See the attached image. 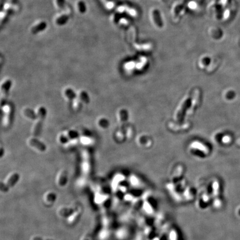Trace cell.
I'll list each match as a JSON object with an SVG mask.
<instances>
[{
	"label": "cell",
	"mask_w": 240,
	"mask_h": 240,
	"mask_svg": "<svg viewBox=\"0 0 240 240\" xmlns=\"http://www.w3.org/2000/svg\"><path fill=\"white\" fill-rule=\"evenodd\" d=\"M37 115H38V118L36 119L37 121L36 122V124L35 125V127L33 128V134L35 136H38L40 131H41L43 120L46 118V110L45 108L43 107H40L38 110Z\"/></svg>",
	"instance_id": "obj_1"
},
{
	"label": "cell",
	"mask_w": 240,
	"mask_h": 240,
	"mask_svg": "<svg viewBox=\"0 0 240 240\" xmlns=\"http://www.w3.org/2000/svg\"><path fill=\"white\" fill-rule=\"evenodd\" d=\"M29 144L33 146V147L37 149L39 151H41L42 152L45 151L46 149V145L43 144L41 141H38V139L32 138L29 140Z\"/></svg>",
	"instance_id": "obj_2"
},
{
	"label": "cell",
	"mask_w": 240,
	"mask_h": 240,
	"mask_svg": "<svg viewBox=\"0 0 240 240\" xmlns=\"http://www.w3.org/2000/svg\"><path fill=\"white\" fill-rule=\"evenodd\" d=\"M47 27V24L46 22H41L37 25L33 27L31 29V32L33 34H38L40 32L45 30Z\"/></svg>",
	"instance_id": "obj_3"
},
{
	"label": "cell",
	"mask_w": 240,
	"mask_h": 240,
	"mask_svg": "<svg viewBox=\"0 0 240 240\" xmlns=\"http://www.w3.org/2000/svg\"><path fill=\"white\" fill-rule=\"evenodd\" d=\"M69 19V17L68 15H62L56 20V23L58 26H64L68 22Z\"/></svg>",
	"instance_id": "obj_4"
},
{
	"label": "cell",
	"mask_w": 240,
	"mask_h": 240,
	"mask_svg": "<svg viewBox=\"0 0 240 240\" xmlns=\"http://www.w3.org/2000/svg\"><path fill=\"white\" fill-rule=\"evenodd\" d=\"M11 84H12V83H11V81L10 80L6 81L1 86V91H2V92L6 94L7 92V91L9 90V89H10V88L11 87Z\"/></svg>",
	"instance_id": "obj_5"
},
{
	"label": "cell",
	"mask_w": 240,
	"mask_h": 240,
	"mask_svg": "<svg viewBox=\"0 0 240 240\" xmlns=\"http://www.w3.org/2000/svg\"><path fill=\"white\" fill-rule=\"evenodd\" d=\"M78 8L79 11L81 13H85L87 11V6L86 5L85 2L83 1H80L78 2Z\"/></svg>",
	"instance_id": "obj_6"
},
{
	"label": "cell",
	"mask_w": 240,
	"mask_h": 240,
	"mask_svg": "<svg viewBox=\"0 0 240 240\" xmlns=\"http://www.w3.org/2000/svg\"><path fill=\"white\" fill-rule=\"evenodd\" d=\"M25 115L27 117L31 118L32 120H36L38 118V115H36L35 112L30 109H26L25 110Z\"/></svg>",
	"instance_id": "obj_7"
},
{
	"label": "cell",
	"mask_w": 240,
	"mask_h": 240,
	"mask_svg": "<svg viewBox=\"0 0 240 240\" xmlns=\"http://www.w3.org/2000/svg\"><path fill=\"white\" fill-rule=\"evenodd\" d=\"M64 93H65L66 96L70 100H74L76 97V95H75L74 91L70 88L66 89L64 91Z\"/></svg>",
	"instance_id": "obj_8"
},
{
	"label": "cell",
	"mask_w": 240,
	"mask_h": 240,
	"mask_svg": "<svg viewBox=\"0 0 240 240\" xmlns=\"http://www.w3.org/2000/svg\"><path fill=\"white\" fill-rule=\"evenodd\" d=\"M80 98L81 101L84 102V103H85L86 104L90 102V100H89V97L87 95V93L85 92V91H82L81 93H80Z\"/></svg>",
	"instance_id": "obj_9"
},
{
	"label": "cell",
	"mask_w": 240,
	"mask_h": 240,
	"mask_svg": "<svg viewBox=\"0 0 240 240\" xmlns=\"http://www.w3.org/2000/svg\"><path fill=\"white\" fill-rule=\"evenodd\" d=\"M56 3H57V5L59 7V9L64 10L65 8V3H66L65 0H56Z\"/></svg>",
	"instance_id": "obj_10"
},
{
	"label": "cell",
	"mask_w": 240,
	"mask_h": 240,
	"mask_svg": "<svg viewBox=\"0 0 240 240\" xmlns=\"http://www.w3.org/2000/svg\"><path fill=\"white\" fill-rule=\"evenodd\" d=\"M153 13L154 14V18H155V21L156 22L157 24L159 26H161V23L160 22V19L158 18L159 17V15H158V13H157V12L155 11V12H154Z\"/></svg>",
	"instance_id": "obj_11"
}]
</instances>
